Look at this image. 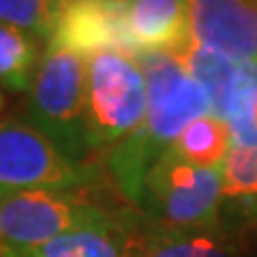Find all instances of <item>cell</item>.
Instances as JSON below:
<instances>
[{
  "mask_svg": "<svg viewBox=\"0 0 257 257\" xmlns=\"http://www.w3.org/2000/svg\"><path fill=\"white\" fill-rule=\"evenodd\" d=\"M135 58L146 75V116L138 131L105 155L118 189L138 204L150 167L172 148L189 122L210 114V103L178 52H142Z\"/></svg>",
  "mask_w": 257,
  "mask_h": 257,
  "instance_id": "obj_1",
  "label": "cell"
},
{
  "mask_svg": "<svg viewBox=\"0 0 257 257\" xmlns=\"http://www.w3.org/2000/svg\"><path fill=\"white\" fill-rule=\"evenodd\" d=\"M86 90L88 60L50 39L26 92L24 120L75 161H86L90 155Z\"/></svg>",
  "mask_w": 257,
  "mask_h": 257,
  "instance_id": "obj_2",
  "label": "cell"
},
{
  "mask_svg": "<svg viewBox=\"0 0 257 257\" xmlns=\"http://www.w3.org/2000/svg\"><path fill=\"white\" fill-rule=\"evenodd\" d=\"M148 103L146 75L140 60L118 50L88 58L86 126L90 152H109L144 122Z\"/></svg>",
  "mask_w": 257,
  "mask_h": 257,
  "instance_id": "obj_3",
  "label": "cell"
},
{
  "mask_svg": "<svg viewBox=\"0 0 257 257\" xmlns=\"http://www.w3.org/2000/svg\"><path fill=\"white\" fill-rule=\"evenodd\" d=\"M99 170L75 161L26 120H0V197L26 191H82Z\"/></svg>",
  "mask_w": 257,
  "mask_h": 257,
  "instance_id": "obj_4",
  "label": "cell"
},
{
  "mask_svg": "<svg viewBox=\"0 0 257 257\" xmlns=\"http://www.w3.org/2000/svg\"><path fill=\"white\" fill-rule=\"evenodd\" d=\"M138 206L170 227H216L223 206L221 172L191 165L167 150L144 178Z\"/></svg>",
  "mask_w": 257,
  "mask_h": 257,
  "instance_id": "obj_5",
  "label": "cell"
},
{
  "mask_svg": "<svg viewBox=\"0 0 257 257\" xmlns=\"http://www.w3.org/2000/svg\"><path fill=\"white\" fill-rule=\"evenodd\" d=\"M79 191H26L0 197V257H13L107 216Z\"/></svg>",
  "mask_w": 257,
  "mask_h": 257,
  "instance_id": "obj_6",
  "label": "cell"
},
{
  "mask_svg": "<svg viewBox=\"0 0 257 257\" xmlns=\"http://www.w3.org/2000/svg\"><path fill=\"white\" fill-rule=\"evenodd\" d=\"M52 41L88 60L103 50L135 56L126 30L124 0H62Z\"/></svg>",
  "mask_w": 257,
  "mask_h": 257,
  "instance_id": "obj_7",
  "label": "cell"
},
{
  "mask_svg": "<svg viewBox=\"0 0 257 257\" xmlns=\"http://www.w3.org/2000/svg\"><path fill=\"white\" fill-rule=\"evenodd\" d=\"M191 41L240 62H257L255 0H187Z\"/></svg>",
  "mask_w": 257,
  "mask_h": 257,
  "instance_id": "obj_8",
  "label": "cell"
},
{
  "mask_svg": "<svg viewBox=\"0 0 257 257\" xmlns=\"http://www.w3.org/2000/svg\"><path fill=\"white\" fill-rule=\"evenodd\" d=\"M178 54L193 79L206 92L208 103H210V114L227 122L240 96L257 77V62H240L227 58L193 41L182 47Z\"/></svg>",
  "mask_w": 257,
  "mask_h": 257,
  "instance_id": "obj_9",
  "label": "cell"
},
{
  "mask_svg": "<svg viewBox=\"0 0 257 257\" xmlns=\"http://www.w3.org/2000/svg\"><path fill=\"white\" fill-rule=\"evenodd\" d=\"M124 13L135 56L180 52L191 43L187 0H124Z\"/></svg>",
  "mask_w": 257,
  "mask_h": 257,
  "instance_id": "obj_10",
  "label": "cell"
},
{
  "mask_svg": "<svg viewBox=\"0 0 257 257\" xmlns=\"http://www.w3.org/2000/svg\"><path fill=\"white\" fill-rule=\"evenodd\" d=\"M135 223L131 216H107L71 229L67 234L13 257H128L131 255Z\"/></svg>",
  "mask_w": 257,
  "mask_h": 257,
  "instance_id": "obj_11",
  "label": "cell"
},
{
  "mask_svg": "<svg viewBox=\"0 0 257 257\" xmlns=\"http://www.w3.org/2000/svg\"><path fill=\"white\" fill-rule=\"evenodd\" d=\"M131 257H244L221 227L180 229L152 221L135 229Z\"/></svg>",
  "mask_w": 257,
  "mask_h": 257,
  "instance_id": "obj_12",
  "label": "cell"
},
{
  "mask_svg": "<svg viewBox=\"0 0 257 257\" xmlns=\"http://www.w3.org/2000/svg\"><path fill=\"white\" fill-rule=\"evenodd\" d=\"M231 148V128L223 118L206 114L195 118L176 138L172 148L182 161L191 165L219 170Z\"/></svg>",
  "mask_w": 257,
  "mask_h": 257,
  "instance_id": "obj_13",
  "label": "cell"
},
{
  "mask_svg": "<svg viewBox=\"0 0 257 257\" xmlns=\"http://www.w3.org/2000/svg\"><path fill=\"white\" fill-rule=\"evenodd\" d=\"M41 56L43 50L37 37L0 24V88L9 92H28Z\"/></svg>",
  "mask_w": 257,
  "mask_h": 257,
  "instance_id": "obj_14",
  "label": "cell"
},
{
  "mask_svg": "<svg viewBox=\"0 0 257 257\" xmlns=\"http://www.w3.org/2000/svg\"><path fill=\"white\" fill-rule=\"evenodd\" d=\"M219 172L223 202L257 216V146H231Z\"/></svg>",
  "mask_w": 257,
  "mask_h": 257,
  "instance_id": "obj_15",
  "label": "cell"
},
{
  "mask_svg": "<svg viewBox=\"0 0 257 257\" xmlns=\"http://www.w3.org/2000/svg\"><path fill=\"white\" fill-rule=\"evenodd\" d=\"M62 0H0V24L30 32L39 41H50L58 26Z\"/></svg>",
  "mask_w": 257,
  "mask_h": 257,
  "instance_id": "obj_16",
  "label": "cell"
},
{
  "mask_svg": "<svg viewBox=\"0 0 257 257\" xmlns=\"http://www.w3.org/2000/svg\"><path fill=\"white\" fill-rule=\"evenodd\" d=\"M244 257H257V244L251 248V251H244Z\"/></svg>",
  "mask_w": 257,
  "mask_h": 257,
  "instance_id": "obj_17",
  "label": "cell"
},
{
  "mask_svg": "<svg viewBox=\"0 0 257 257\" xmlns=\"http://www.w3.org/2000/svg\"><path fill=\"white\" fill-rule=\"evenodd\" d=\"M3 105H5V99H3V90H0V109H3Z\"/></svg>",
  "mask_w": 257,
  "mask_h": 257,
  "instance_id": "obj_18",
  "label": "cell"
},
{
  "mask_svg": "<svg viewBox=\"0 0 257 257\" xmlns=\"http://www.w3.org/2000/svg\"><path fill=\"white\" fill-rule=\"evenodd\" d=\"M255 5H257V0H255Z\"/></svg>",
  "mask_w": 257,
  "mask_h": 257,
  "instance_id": "obj_19",
  "label": "cell"
},
{
  "mask_svg": "<svg viewBox=\"0 0 257 257\" xmlns=\"http://www.w3.org/2000/svg\"><path fill=\"white\" fill-rule=\"evenodd\" d=\"M128 257H131V255H128Z\"/></svg>",
  "mask_w": 257,
  "mask_h": 257,
  "instance_id": "obj_20",
  "label": "cell"
}]
</instances>
